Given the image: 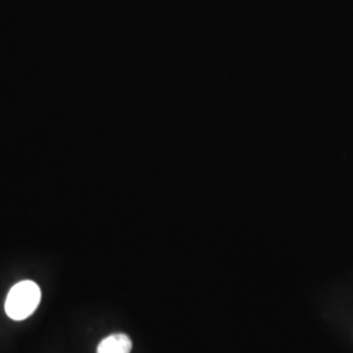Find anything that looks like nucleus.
Wrapping results in <instances>:
<instances>
[{
    "label": "nucleus",
    "mask_w": 353,
    "mask_h": 353,
    "mask_svg": "<svg viewBox=\"0 0 353 353\" xmlns=\"http://www.w3.org/2000/svg\"><path fill=\"white\" fill-rule=\"evenodd\" d=\"M42 293L32 280H24L13 285L6 300V313L13 321H24L32 316L41 303Z\"/></svg>",
    "instance_id": "obj_1"
},
{
    "label": "nucleus",
    "mask_w": 353,
    "mask_h": 353,
    "mask_svg": "<svg viewBox=\"0 0 353 353\" xmlns=\"http://www.w3.org/2000/svg\"><path fill=\"white\" fill-rule=\"evenodd\" d=\"M132 348L131 339L125 334H113L105 338L97 347V353H130Z\"/></svg>",
    "instance_id": "obj_2"
}]
</instances>
